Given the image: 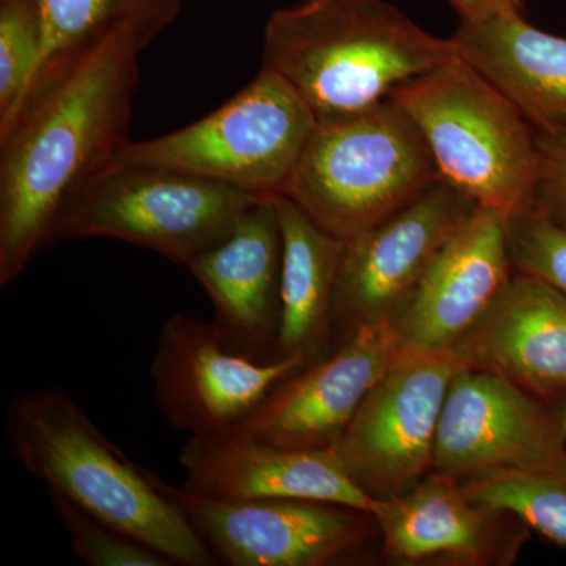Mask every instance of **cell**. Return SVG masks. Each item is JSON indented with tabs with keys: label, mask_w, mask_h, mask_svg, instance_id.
I'll return each instance as SVG.
<instances>
[{
	"label": "cell",
	"mask_w": 566,
	"mask_h": 566,
	"mask_svg": "<svg viewBox=\"0 0 566 566\" xmlns=\"http://www.w3.org/2000/svg\"><path fill=\"white\" fill-rule=\"evenodd\" d=\"M446 180L381 222L345 241L334 294V334L342 342L367 324L394 322L436 255L476 210Z\"/></svg>",
	"instance_id": "9"
},
{
	"label": "cell",
	"mask_w": 566,
	"mask_h": 566,
	"mask_svg": "<svg viewBox=\"0 0 566 566\" xmlns=\"http://www.w3.org/2000/svg\"><path fill=\"white\" fill-rule=\"evenodd\" d=\"M316 120L303 96L281 74L262 66L219 109L155 139L128 140L117 155L256 197L282 196Z\"/></svg>",
	"instance_id": "7"
},
{
	"label": "cell",
	"mask_w": 566,
	"mask_h": 566,
	"mask_svg": "<svg viewBox=\"0 0 566 566\" xmlns=\"http://www.w3.org/2000/svg\"><path fill=\"white\" fill-rule=\"evenodd\" d=\"M461 483L475 501L515 513L531 531L566 547V458L545 468L493 472Z\"/></svg>",
	"instance_id": "22"
},
{
	"label": "cell",
	"mask_w": 566,
	"mask_h": 566,
	"mask_svg": "<svg viewBox=\"0 0 566 566\" xmlns=\"http://www.w3.org/2000/svg\"><path fill=\"white\" fill-rule=\"evenodd\" d=\"M458 55L516 104L535 129L566 128V39L535 28L523 11L460 22Z\"/></svg>",
	"instance_id": "19"
},
{
	"label": "cell",
	"mask_w": 566,
	"mask_h": 566,
	"mask_svg": "<svg viewBox=\"0 0 566 566\" xmlns=\"http://www.w3.org/2000/svg\"><path fill=\"white\" fill-rule=\"evenodd\" d=\"M52 506L69 532L71 546L91 566H169V560L70 499L50 493Z\"/></svg>",
	"instance_id": "24"
},
{
	"label": "cell",
	"mask_w": 566,
	"mask_h": 566,
	"mask_svg": "<svg viewBox=\"0 0 566 566\" xmlns=\"http://www.w3.org/2000/svg\"><path fill=\"white\" fill-rule=\"evenodd\" d=\"M458 54L387 0H300L264 28L263 65L303 96L316 118L365 109Z\"/></svg>",
	"instance_id": "3"
},
{
	"label": "cell",
	"mask_w": 566,
	"mask_h": 566,
	"mask_svg": "<svg viewBox=\"0 0 566 566\" xmlns=\"http://www.w3.org/2000/svg\"><path fill=\"white\" fill-rule=\"evenodd\" d=\"M43 28L36 0H0V128L13 117L39 66Z\"/></svg>",
	"instance_id": "23"
},
{
	"label": "cell",
	"mask_w": 566,
	"mask_h": 566,
	"mask_svg": "<svg viewBox=\"0 0 566 566\" xmlns=\"http://www.w3.org/2000/svg\"><path fill=\"white\" fill-rule=\"evenodd\" d=\"M182 490L223 501L307 499L374 515L378 501L346 474L333 449H289L223 430L189 434L178 455Z\"/></svg>",
	"instance_id": "16"
},
{
	"label": "cell",
	"mask_w": 566,
	"mask_h": 566,
	"mask_svg": "<svg viewBox=\"0 0 566 566\" xmlns=\"http://www.w3.org/2000/svg\"><path fill=\"white\" fill-rule=\"evenodd\" d=\"M264 197L177 170L115 156L66 193L48 245L122 241L185 266L210 248Z\"/></svg>",
	"instance_id": "6"
},
{
	"label": "cell",
	"mask_w": 566,
	"mask_h": 566,
	"mask_svg": "<svg viewBox=\"0 0 566 566\" xmlns=\"http://www.w3.org/2000/svg\"><path fill=\"white\" fill-rule=\"evenodd\" d=\"M452 352L463 367L566 403V293L515 271Z\"/></svg>",
	"instance_id": "17"
},
{
	"label": "cell",
	"mask_w": 566,
	"mask_h": 566,
	"mask_svg": "<svg viewBox=\"0 0 566 566\" xmlns=\"http://www.w3.org/2000/svg\"><path fill=\"white\" fill-rule=\"evenodd\" d=\"M538 180L534 207L566 230V128L535 129Z\"/></svg>",
	"instance_id": "26"
},
{
	"label": "cell",
	"mask_w": 566,
	"mask_h": 566,
	"mask_svg": "<svg viewBox=\"0 0 566 566\" xmlns=\"http://www.w3.org/2000/svg\"><path fill=\"white\" fill-rule=\"evenodd\" d=\"M400 352L390 319L359 327L335 352L283 379L234 430L289 449H333Z\"/></svg>",
	"instance_id": "14"
},
{
	"label": "cell",
	"mask_w": 566,
	"mask_h": 566,
	"mask_svg": "<svg viewBox=\"0 0 566 566\" xmlns=\"http://www.w3.org/2000/svg\"><path fill=\"white\" fill-rule=\"evenodd\" d=\"M513 274L505 219L476 207L394 319L401 348L452 349Z\"/></svg>",
	"instance_id": "18"
},
{
	"label": "cell",
	"mask_w": 566,
	"mask_h": 566,
	"mask_svg": "<svg viewBox=\"0 0 566 566\" xmlns=\"http://www.w3.org/2000/svg\"><path fill=\"white\" fill-rule=\"evenodd\" d=\"M216 556L232 566H326L349 560L379 535L371 513L307 499L223 501L167 483Z\"/></svg>",
	"instance_id": "10"
},
{
	"label": "cell",
	"mask_w": 566,
	"mask_h": 566,
	"mask_svg": "<svg viewBox=\"0 0 566 566\" xmlns=\"http://www.w3.org/2000/svg\"><path fill=\"white\" fill-rule=\"evenodd\" d=\"M389 98L422 134L442 180L509 222L534 203L538 148L516 104L460 55L398 85Z\"/></svg>",
	"instance_id": "4"
},
{
	"label": "cell",
	"mask_w": 566,
	"mask_h": 566,
	"mask_svg": "<svg viewBox=\"0 0 566 566\" xmlns=\"http://www.w3.org/2000/svg\"><path fill=\"white\" fill-rule=\"evenodd\" d=\"M305 365L303 357L240 356L223 346L214 323L174 314L164 322L153 356V397L175 430L189 434L232 430Z\"/></svg>",
	"instance_id": "12"
},
{
	"label": "cell",
	"mask_w": 566,
	"mask_h": 566,
	"mask_svg": "<svg viewBox=\"0 0 566 566\" xmlns=\"http://www.w3.org/2000/svg\"><path fill=\"white\" fill-rule=\"evenodd\" d=\"M182 3L185 0H36L43 28L36 71L65 52L123 29L132 31L145 50L177 20Z\"/></svg>",
	"instance_id": "21"
},
{
	"label": "cell",
	"mask_w": 566,
	"mask_h": 566,
	"mask_svg": "<svg viewBox=\"0 0 566 566\" xmlns=\"http://www.w3.org/2000/svg\"><path fill=\"white\" fill-rule=\"evenodd\" d=\"M565 458L566 403L543 400L501 376L460 368L442 409L433 471L468 480Z\"/></svg>",
	"instance_id": "11"
},
{
	"label": "cell",
	"mask_w": 566,
	"mask_h": 566,
	"mask_svg": "<svg viewBox=\"0 0 566 566\" xmlns=\"http://www.w3.org/2000/svg\"><path fill=\"white\" fill-rule=\"evenodd\" d=\"M382 556L401 566H510L531 527L509 510L475 501L455 476L431 471L415 486L378 501Z\"/></svg>",
	"instance_id": "13"
},
{
	"label": "cell",
	"mask_w": 566,
	"mask_h": 566,
	"mask_svg": "<svg viewBox=\"0 0 566 566\" xmlns=\"http://www.w3.org/2000/svg\"><path fill=\"white\" fill-rule=\"evenodd\" d=\"M282 230L281 326L275 359L312 364L333 352L334 294L345 240L277 196Z\"/></svg>",
	"instance_id": "20"
},
{
	"label": "cell",
	"mask_w": 566,
	"mask_h": 566,
	"mask_svg": "<svg viewBox=\"0 0 566 566\" xmlns=\"http://www.w3.org/2000/svg\"><path fill=\"white\" fill-rule=\"evenodd\" d=\"M510 256L516 273L535 275L566 293V230L534 205L506 222Z\"/></svg>",
	"instance_id": "25"
},
{
	"label": "cell",
	"mask_w": 566,
	"mask_h": 566,
	"mask_svg": "<svg viewBox=\"0 0 566 566\" xmlns=\"http://www.w3.org/2000/svg\"><path fill=\"white\" fill-rule=\"evenodd\" d=\"M442 180L416 123L392 98L316 120L282 196L349 240Z\"/></svg>",
	"instance_id": "5"
},
{
	"label": "cell",
	"mask_w": 566,
	"mask_h": 566,
	"mask_svg": "<svg viewBox=\"0 0 566 566\" xmlns=\"http://www.w3.org/2000/svg\"><path fill=\"white\" fill-rule=\"evenodd\" d=\"M6 434L17 460L50 493L70 499L172 565L216 564V554L167 483L112 444L62 389L17 395L7 411Z\"/></svg>",
	"instance_id": "2"
},
{
	"label": "cell",
	"mask_w": 566,
	"mask_h": 566,
	"mask_svg": "<svg viewBox=\"0 0 566 566\" xmlns=\"http://www.w3.org/2000/svg\"><path fill=\"white\" fill-rule=\"evenodd\" d=\"M185 268L210 296L223 346L249 359H275L282 275L277 196L259 200Z\"/></svg>",
	"instance_id": "15"
},
{
	"label": "cell",
	"mask_w": 566,
	"mask_h": 566,
	"mask_svg": "<svg viewBox=\"0 0 566 566\" xmlns=\"http://www.w3.org/2000/svg\"><path fill=\"white\" fill-rule=\"evenodd\" d=\"M463 22H480L523 11L524 0H449Z\"/></svg>",
	"instance_id": "27"
},
{
	"label": "cell",
	"mask_w": 566,
	"mask_h": 566,
	"mask_svg": "<svg viewBox=\"0 0 566 566\" xmlns=\"http://www.w3.org/2000/svg\"><path fill=\"white\" fill-rule=\"evenodd\" d=\"M142 51L123 29L59 55L0 128V286L44 249L70 189L129 140Z\"/></svg>",
	"instance_id": "1"
},
{
	"label": "cell",
	"mask_w": 566,
	"mask_h": 566,
	"mask_svg": "<svg viewBox=\"0 0 566 566\" xmlns=\"http://www.w3.org/2000/svg\"><path fill=\"white\" fill-rule=\"evenodd\" d=\"M461 367L452 349L401 348L333 447L364 493L385 501L433 471L442 409Z\"/></svg>",
	"instance_id": "8"
}]
</instances>
